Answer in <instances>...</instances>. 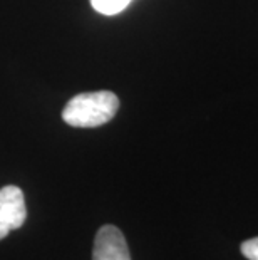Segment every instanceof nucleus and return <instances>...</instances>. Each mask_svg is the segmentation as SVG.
<instances>
[{"instance_id":"obj_1","label":"nucleus","mask_w":258,"mask_h":260,"mask_svg":"<svg viewBox=\"0 0 258 260\" xmlns=\"http://www.w3.org/2000/svg\"><path fill=\"white\" fill-rule=\"evenodd\" d=\"M119 109V98L111 91L81 92L65 104L64 123L74 128H97L109 123Z\"/></svg>"},{"instance_id":"obj_2","label":"nucleus","mask_w":258,"mask_h":260,"mask_svg":"<svg viewBox=\"0 0 258 260\" xmlns=\"http://www.w3.org/2000/svg\"><path fill=\"white\" fill-rule=\"evenodd\" d=\"M27 218L24 191L19 186L7 185L0 188V240L10 230L20 229Z\"/></svg>"},{"instance_id":"obj_3","label":"nucleus","mask_w":258,"mask_h":260,"mask_svg":"<svg viewBox=\"0 0 258 260\" xmlns=\"http://www.w3.org/2000/svg\"><path fill=\"white\" fill-rule=\"evenodd\" d=\"M92 260H131L128 243L118 226H101L94 239Z\"/></svg>"},{"instance_id":"obj_4","label":"nucleus","mask_w":258,"mask_h":260,"mask_svg":"<svg viewBox=\"0 0 258 260\" xmlns=\"http://www.w3.org/2000/svg\"><path fill=\"white\" fill-rule=\"evenodd\" d=\"M133 0H91V5L96 12L102 15H116L128 7Z\"/></svg>"},{"instance_id":"obj_5","label":"nucleus","mask_w":258,"mask_h":260,"mask_svg":"<svg viewBox=\"0 0 258 260\" xmlns=\"http://www.w3.org/2000/svg\"><path fill=\"white\" fill-rule=\"evenodd\" d=\"M241 253L248 260H258V237L241 243Z\"/></svg>"}]
</instances>
